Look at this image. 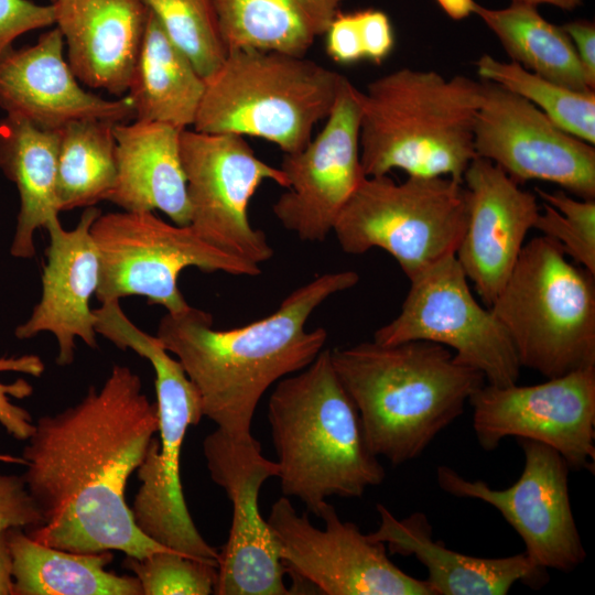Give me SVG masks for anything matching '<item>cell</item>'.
<instances>
[{
  "label": "cell",
  "instance_id": "obj_1",
  "mask_svg": "<svg viewBox=\"0 0 595 595\" xmlns=\"http://www.w3.org/2000/svg\"><path fill=\"white\" fill-rule=\"evenodd\" d=\"M158 430L156 403L142 392L139 375L120 365L78 403L41 416L23 448L22 476L42 524L25 532L75 553L115 550L142 559L171 550L137 527L125 499Z\"/></svg>",
  "mask_w": 595,
  "mask_h": 595
},
{
  "label": "cell",
  "instance_id": "obj_2",
  "mask_svg": "<svg viewBox=\"0 0 595 595\" xmlns=\"http://www.w3.org/2000/svg\"><path fill=\"white\" fill-rule=\"evenodd\" d=\"M358 282L353 270L321 274L292 291L273 313L230 329H215L209 313L190 305L166 312L156 336L195 386L203 415L227 434L246 437L266 391L324 349L326 329H305L311 314Z\"/></svg>",
  "mask_w": 595,
  "mask_h": 595
},
{
  "label": "cell",
  "instance_id": "obj_3",
  "mask_svg": "<svg viewBox=\"0 0 595 595\" xmlns=\"http://www.w3.org/2000/svg\"><path fill=\"white\" fill-rule=\"evenodd\" d=\"M331 359L370 451L392 465L418 458L486 382L451 349L428 340L364 342L331 350Z\"/></svg>",
  "mask_w": 595,
  "mask_h": 595
},
{
  "label": "cell",
  "instance_id": "obj_4",
  "mask_svg": "<svg viewBox=\"0 0 595 595\" xmlns=\"http://www.w3.org/2000/svg\"><path fill=\"white\" fill-rule=\"evenodd\" d=\"M268 421L282 494L299 498L315 516L328 497H361L383 482L385 469L367 444L331 349L277 382Z\"/></svg>",
  "mask_w": 595,
  "mask_h": 595
},
{
  "label": "cell",
  "instance_id": "obj_5",
  "mask_svg": "<svg viewBox=\"0 0 595 595\" xmlns=\"http://www.w3.org/2000/svg\"><path fill=\"white\" fill-rule=\"evenodd\" d=\"M482 82L403 67L359 90V155L365 176H463L476 158L474 126Z\"/></svg>",
  "mask_w": 595,
  "mask_h": 595
},
{
  "label": "cell",
  "instance_id": "obj_6",
  "mask_svg": "<svg viewBox=\"0 0 595 595\" xmlns=\"http://www.w3.org/2000/svg\"><path fill=\"white\" fill-rule=\"evenodd\" d=\"M96 332L121 350L148 359L155 374L159 439L153 437L138 467L141 486L131 508L137 527L150 539L185 556L217 566L218 550L196 528L184 498L180 461L187 429L202 420L199 394L182 365L158 336L139 328L119 301L95 309Z\"/></svg>",
  "mask_w": 595,
  "mask_h": 595
},
{
  "label": "cell",
  "instance_id": "obj_7",
  "mask_svg": "<svg viewBox=\"0 0 595 595\" xmlns=\"http://www.w3.org/2000/svg\"><path fill=\"white\" fill-rule=\"evenodd\" d=\"M344 77L305 56L228 51L221 66L205 80L193 129L256 137L284 154L296 152L329 115Z\"/></svg>",
  "mask_w": 595,
  "mask_h": 595
},
{
  "label": "cell",
  "instance_id": "obj_8",
  "mask_svg": "<svg viewBox=\"0 0 595 595\" xmlns=\"http://www.w3.org/2000/svg\"><path fill=\"white\" fill-rule=\"evenodd\" d=\"M488 309L521 368L549 379L595 366V274L570 261L551 238L524 244Z\"/></svg>",
  "mask_w": 595,
  "mask_h": 595
},
{
  "label": "cell",
  "instance_id": "obj_9",
  "mask_svg": "<svg viewBox=\"0 0 595 595\" xmlns=\"http://www.w3.org/2000/svg\"><path fill=\"white\" fill-rule=\"evenodd\" d=\"M467 221L463 183L450 177L365 176L339 213L333 231L342 250L380 248L412 280L455 256Z\"/></svg>",
  "mask_w": 595,
  "mask_h": 595
},
{
  "label": "cell",
  "instance_id": "obj_10",
  "mask_svg": "<svg viewBox=\"0 0 595 595\" xmlns=\"http://www.w3.org/2000/svg\"><path fill=\"white\" fill-rule=\"evenodd\" d=\"M90 232L100 259L96 290L100 303L140 295L167 313H180L190 306L177 285L188 267L231 275L261 273L259 264L225 252L190 225L169 224L153 212L100 214Z\"/></svg>",
  "mask_w": 595,
  "mask_h": 595
},
{
  "label": "cell",
  "instance_id": "obj_11",
  "mask_svg": "<svg viewBox=\"0 0 595 595\" xmlns=\"http://www.w3.org/2000/svg\"><path fill=\"white\" fill-rule=\"evenodd\" d=\"M398 316L378 328L385 345L428 340L451 349L454 360L479 371L486 383H517L521 366L505 328L473 295L455 256L410 280Z\"/></svg>",
  "mask_w": 595,
  "mask_h": 595
},
{
  "label": "cell",
  "instance_id": "obj_12",
  "mask_svg": "<svg viewBox=\"0 0 595 595\" xmlns=\"http://www.w3.org/2000/svg\"><path fill=\"white\" fill-rule=\"evenodd\" d=\"M180 152L190 203V226L209 245L260 264L273 257L266 234L255 229L248 205L264 181L286 188L280 167L262 161L245 137L184 129Z\"/></svg>",
  "mask_w": 595,
  "mask_h": 595
},
{
  "label": "cell",
  "instance_id": "obj_13",
  "mask_svg": "<svg viewBox=\"0 0 595 595\" xmlns=\"http://www.w3.org/2000/svg\"><path fill=\"white\" fill-rule=\"evenodd\" d=\"M325 528L299 515L289 498L271 507L267 523L286 572L326 595H433L425 580L399 569L386 545L339 519L326 504L318 515Z\"/></svg>",
  "mask_w": 595,
  "mask_h": 595
},
{
  "label": "cell",
  "instance_id": "obj_14",
  "mask_svg": "<svg viewBox=\"0 0 595 595\" xmlns=\"http://www.w3.org/2000/svg\"><path fill=\"white\" fill-rule=\"evenodd\" d=\"M468 403L483 450L508 436L531 440L559 452L570 469L594 473L595 366L531 386L485 382Z\"/></svg>",
  "mask_w": 595,
  "mask_h": 595
},
{
  "label": "cell",
  "instance_id": "obj_15",
  "mask_svg": "<svg viewBox=\"0 0 595 595\" xmlns=\"http://www.w3.org/2000/svg\"><path fill=\"white\" fill-rule=\"evenodd\" d=\"M518 441L524 466L510 487L494 489L445 465L436 468L437 484L448 495L478 499L497 509L520 536L524 553L536 565L570 572L586 558L570 501V467L554 448L531 440Z\"/></svg>",
  "mask_w": 595,
  "mask_h": 595
},
{
  "label": "cell",
  "instance_id": "obj_16",
  "mask_svg": "<svg viewBox=\"0 0 595 595\" xmlns=\"http://www.w3.org/2000/svg\"><path fill=\"white\" fill-rule=\"evenodd\" d=\"M210 478L232 506L227 542L218 551L217 595H288L286 573L271 531L259 511L263 483L277 477L278 464L262 455L252 436L234 437L216 429L203 441Z\"/></svg>",
  "mask_w": 595,
  "mask_h": 595
},
{
  "label": "cell",
  "instance_id": "obj_17",
  "mask_svg": "<svg viewBox=\"0 0 595 595\" xmlns=\"http://www.w3.org/2000/svg\"><path fill=\"white\" fill-rule=\"evenodd\" d=\"M474 126L476 156L520 185L543 181L582 199H595V148L554 123L519 95L482 80Z\"/></svg>",
  "mask_w": 595,
  "mask_h": 595
},
{
  "label": "cell",
  "instance_id": "obj_18",
  "mask_svg": "<svg viewBox=\"0 0 595 595\" xmlns=\"http://www.w3.org/2000/svg\"><path fill=\"white\" fill-rule=\"evenodd\" d=\"M359 89L344 77L320 133L301 150L283 155L288 187L272 212L304 241H323L365 177L359 155Z\"/></svg>",
  "mask_w": 595,
  "mask_h": 595
},
{
  "label": "cell",
  "instance_id": "obj_19",
  "mask_svg": "<svg viewBox=\"0 0 595 595\" xmlns=\"http://www.w3.org/2000/svg\"><path fill=\"white\" fill-rule=\"evenodd\" d=\"M467 221L455 257L489 307L508 280L540 213L537 196L476 156L463 176Z\"/></svg>",
  "mask_w": 595,
  "mask_h": 595
},
{
  "label": "cell",
  "instance_id": "obj_20",
  "mask_svg": "<svg viewBox=\"0 0 595 595\" xmlns=\"http://www.w3.org/2000/svg\"><path fill=\"white\" fill-rule=\"evenodd\" d=\"M101 212L86 207L75 228L64 229L58 218L50 221L42 294L30 317L14 332L19 339L51 333L57 343L56 364L74 361L76 339L97 347L96 316L90 299L99 283L100 259L90 227Z\"/></svg>",
  "mask_w": 595,
  "mask_h": 595
},
{
  "label": "cell",
  "instance_id": "obj_21",
  "mask_svg": "<svg viewBox=\"0 0 595 595\" xmlns=\"http://www.w3.org/2000/svg\"><path fill=\"white\" fill-rule=\"evenodd\" d=\"M58 28L33 45L9 50L0 57V107L39 128L60 130L76 120L123 122L134 117L126 94L108 100L86 91L64 58Z\"/></svg>",
  "mask_w": 595,
  "mask_h": 595
},
{
  "label": "cell",
  "instance_id": "obj_22",
  "mask_svg": "<svg viewBox=\"0 0 595 595\" xmlns=\"http://www.w3.org/2000/svg\"><path fill=\"white\" fill-rule=\"evenodd\" d=\"M55 23L77 79L127 94L150 9L143 0H54Z\"/></svg>",
  "mask_w": 595,
  "mask_h": 595
},
{
  "label": "cell",
  "instance_id": "obj_23",
  "mask_svg": "<svg viewBox=\"0 0 595 595\" xmlns=\"http://www.w3.org/2000/svg\"><path fill=\"white\" fill-rule=\"evenodd\" d=\"M380 523L369 533L386 545L388 553L414 556L428 571L425 582L433 595H506L516 583L539 588L548 572L524 552L504 558H479L448 549L433 539L425 513L415 511L398 519L377 504Z\"/></svg>",
  "mask_w": 595,
  "mask_h": 595
},
{
  "label": "cell",
  "instance_id": "obj_24",
  "mask_svg": "<svg viewBox=\"0 0 595 595\" xmlns=\"http://www.w3.org/2000/svg\"><path fill=\"white\" fill-rule=\"evenodd\" d=\"M181 131L161 122H116L117 176L107 201L128 212L158 209L178 226L190 225Z\"/></svg>",
  "mask_w": 595,
  "mask_h": 595
},
{
  "label": "cell",
  "instance_id": "obj_25",
  "mask_svg": "<svg viewBox=\"0 0 595 595\" xmlns=\"http://www.w3.org/2000/svg\"><path fill=\"white\" fill-rule=\"evenodd\" d=\"M58 145L60 130L39 128L14 115L0 120V170L17 185L20 196L10 249L13 257H34L35 231L58 218Z\"/></svg>",
  "mask_w": 595,
  "mask_h": 595
},
{
  "label": "cell",
  "instance_id": "obj_26",
  "mask_svg": "<svg viewBox=\"0 0 595 595\" xmlns=\"http://www.w3.org/2000/svg\"><path fill=\"white\" fill-rule=\"evenodd\" d=\"M344 0H214L228 51L305 56Z\"/></svg>",
  "mask_w": 595,
  "mask_h": 595
},
{
  "label": "cell",
  "instance_id": "obj_27",
  "mask_svg": "<svg viewBox=\"0 0 595 595\" xmlns=\"http://www.w3.org/2000/svg\"><path fill=\"white\" fill-rule=\"evenodd\" d=\"M205 86V79L150 10L127 91L136 120L188 129L194 125Z\"/></svg>",
  "mask_w": 595,
  "mask_h": 595
},
{
  "label": "cell",
  "instance_id": "obj_28",
  "mask_svg": "<svg viewBox=\"0 0 595 595\" xmlns=\"http://www.w3.org/2000/svg\"><path fill=\"white\" fill-rule=\"evenodd\" d=\"M14 595H143L136 576L105 570L110 551L75 553L42 544L20 528L8 530Z\"/></svg>",
  "mask_w": 595,
  "mask_h": 595
},
{
  "label": "cell",
  "instance_id": "obj_29",
  "mask_svg": "<svg viewBox=\"0 0 595 595\" xmlns=\"http://www.w3.org/2000/svg\"><path fill=\"white\" fill-rule=\"evenodd\" d=\"M475 14L497 36L512 62L571 89L594 90L566 32L545 20L536 6L511 2L507 8L488 9L477 4Z\"/></svg>",
  "mask_w": 595,
  "mask_h": 595
},
{
  "label": "cell",
  "instance_id": "obj_30",
  "mask_svg": "<svg viewBox=\"0 0 595 595\" xmlns=\"http://www.w3.org/2000/svg\"><path fill=\"white\" fill-rule=\"evenodd\" d=\"M115 123L86 119L60 129L56 182L60 212L107 201L117 176Z\"/></svg>",
  "mask_w": 595,
  "mask_h": 595
},
{
  "label": "cell",
  "instance_id": "obj_31",
  "mask_svg": "<svg viewBox=\"0 0 595 595\" xmlns=\"http://www.w3.org/2000/svg\"><path fill=\"white\" fill-rule=\"evenodd\" d=\"M483 80L524 98L572 136L595 144V93L578 91L537 75L515 62L484 54L476 62Z\"/></svg>",
  "mask_w": 595,
  "mask_h": 595
},
{
  "label": "cell",
  "instance_id": "obj_32",
  "mask_svg": "<svg viewBox=\"0 0 595 595\" xmlns=\"http://www.w3.org/2000/svg\"><path fill=\"white\" fill-rule=\"evenodd\" d=\"M171 42L206 80L224 63L228 50L214 0H143Z\"/></svg>",
  "mask_w": 595,
  "mask_h": 595
},
{
  "label": "cell",
  "instance_id": "obj_33",
  "mask_svg": "<svg viewBox=\"0 0 595 595\" xmlns=\"http://www.w3.org/2000/svg\"><path fill=\"white\" fill-rule=\"evenodd\" d=\"M536 192L542 210L533 228L554 240L574 263L595 274V199H576L564 191Z\"/></svg>",
  "mask_w": 595,
  "mask_h": 595
},
{
  "label": "cell",
  "instance_id": "obj_34",
  "mask_svg": "<svg viewBox=\"0 0 595 595\" xmlns=\"http://www.w3.org/2000/svg\"><path fill=\"white\" fill-rule=\"evenodd\" d=\"M123 566L134 573L143 595H209L217 582L216 565L174 550L127 556Z\"/></svg>",
  "mask_w": 595,
  "mask_h": 595
},
{
  "label": "cell",
  "instance_id": "obj_35",
  "mask_svg": "<svg viewBox=\"0 0 595 595\" xmlns=\"http://www.w3.org/2000/svg\"><path fill=\"white\" fill-rule=\"evenodd\" d=\"M45 370L43 360L34 354L0 357V372L15 371L41 377ZM33 393V387L24 379L12 383L0 382V424L19 441H26L34 432L35 422L25 409L15 405L9 397L24 399Z\"/></svg>",
  "mask_w": 595,
  "mask_h": 595
},
{
  "label": "cell",
  "instance_id": "obj_36",
  "mask_svg": "<svg viewBox=\"0 0 595 595\" xmlns=\"http://www.w3.org/2000/svg\"><path fill=\"white\" fill-rule=\"evenodd\" d=\"M55 23L53 4L30 0H0V57L20 35Z\"/></svg>",
  "mask_w": 595,
  "mask_h": 595
},
{
  "label": "cell",
  "instance_id": "obj_37",
  "mask_svg": "<svg viewBox=\"0 0 595 595\" xmlns=\"http://www.w3.org/2000/svg\"><path fill=\"white\" fill-rule=\"evenodd\" d=\"M42 524L40 510L22 475L0 474V532Z\"/></svg>",
  "mask_w": 595,
  "mask_h": 595
},
{
  "label": "cell",
  "instance_id": "obj_38",
  "mask_svg": "<svg viewBox=\"0 0 595 595\" xmlns=\"http://www.w3.org/2000/svg\"><path fill=\"white\" fill-rule=\"evenodd\" d=\"M324 35L326 53L334 62L350 65L365 61L364 37L357 11L338 12Z\"/></svg>",
  "mask_w": 595,
  "mask_h": 595
},
{
  "label": "cell",
  "instance_id": "obj_39",
  "mask_svg": "<svg viewBox=\"0 0 595 595\" xmlns=\"http://www.w3.org/2000/svg\"><path fill=\"white\" fill-rule=\"evenodd\" d=\"M364 36L365 61L381 64L394 48L396 37L388 15L380 10L357 11Z\"/></svg>",
  "mask_w": 595,
  "mask_h": 595
},
{
  "label": "cell",
  "instance_id": "obj_40",
  "mask_svg": "<svg viewBox=\"0 0 595 595\" xmlns=\"http://www.w3.org/2000/svg\"><path fill=\"white\" fill-rule=\"evenodd\" d=\"M562 29L573 43L576 55L586 75L589 86L595 87V26L591 21H571Z\"/></svg>",
  "mask_w": 595,
  "mask_h": 595
},
{
  "label": "cell",
  "instance_id": "obj_41",
  "mask_svg": "<svg viewBox=\"0 0 595 595\" xmlns=\"http://www.w3.org/2000/svg\"><path fill=\"white\" fill-rule=\"evenodd\" d=\"M0 595H14L12 554L8 530L0 532Z\"/></svg>",
  "mask_w": 595,
  "mask_h": 595
},
{
  "label": "cell",
  "instance_id": "obj_42",
  "mask_svg": "<svg viewBox=\"0 0 595 595\" xmlns=\"http://www.w3.org/2000/svg\"><path fill=\"white\" fill-rule=\"evenodd\" d=\"M436 2L454 20H462L475 13L478 4L474 0H436Z\"/></svg>",
  "mask_w": 595,
  "mask_h": 595
},
{
  "label": "cell",
  "instance_id": "obj_43",
  "mask_svg": "<svg viewBox=\"0 0 595 595\" xmlns=\"http://www.w3.org/2000/svg\"><path fill=\"white\" fill-rule=\"evenodd\" d=\"M511 2L527 3L536 7L539 4H550L563 10H573L580 7L583 0H511Z\"/></svg>",
  "mask_w": 595,
  "mask_h": 595
},
{
  "label": "cell",
  "instance_id": "obj_44",
  "mask_svg": "<svg viewBox=\"0 0 595 595\" xmlns=\"http://www.w3.org/2000/svg\"><path fill=\"white\" fill-rule=\"evenodd\" d=\"M54 0H51V2H53Z\"/></svg>",
  "mask_w": 595,
  "mask_h": 595
}]
</instances>
